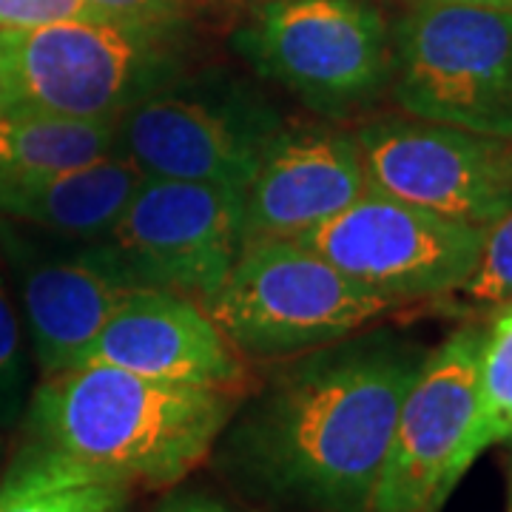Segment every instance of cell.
Returning a JSON list of instances; mask_svg holds the SVG:
<instances>
[{
	"label": "cell",
	"instance_id": "1",
	"mask_svg": "<svg viewBox=\"0 0 512 512\" xmlns=\"http://www.w3.org/2000/svg\"><path fill=\"white\" fill-rule=\"evenodd\" d=\"M424 353L387 333L291 356L220 433L222 473L285 512H370Z\"/></svg>",
	"mask_w": 512,
	"mask_h": 512
},
{
	"label": "cell",
	"instance_id": "2",
	"mask_svg": "<svg viewBox=\"0 0 512 512\" xmlns=\"http://www.w3.org/2000/svg\"><path fill=\"white\" fill-rule=\"evenodd\" d=\"M234 410L237 393L77 365L43 379L29 427L35 441L128 484L171 487L211 456Z\"/></svg>",
	"mask_w": 512,
	"mask_h": 512
},
{
	"label": "cell",
	"instance_id": "3",
	"mask_svg": "<svg viewBox=\"0 0 512 512\" xmlns=\"http://www.w3.org/2000/svg\"><path fill=\"white\" fill-rule=\"evenodd\" d=\"M180 29L100 18L0 29V109L117 120L185 72Z\"/></svg>",
	"mask_w": 512,
	"mask_h": 512
},
{
	"label": "cell",
	"instance_id": "4",
	"mask_svg": "<svg viewBox=\"0 0 512 512\" xmlns=\"http://www.w3.org/2000/svg\"><path fill=\"white\" fill-rule=\"evenodd\" d=\"M202 305L239 356L291 359L348 339L396 302L299 239H256Z\"/></svg>",
	"mask_w": 512,
	"mask_h": 512
},
{
	"label": "cell",
	"instance_id": "5",
	"mask_svg": "<svg viewBox=\"0 0 512 512\" xmlns=\"http://www.w3.org/2000/svg\"><path fill=\"white\" fill-rule=\"evenodd\" d=\"M231 49L319 117L365 109L390 86L393 37L365 0H256Z\"/></svg>",
	"mask_w": 512,
	"mask_h": 512
},
{
	"label": "cell",
	"instance_id": "6",
	"mask_svg": "<svg viewBox=\"0 0 512 512\" xmlns=\"http://www.w3.org/2000/svg\"><path fill=\"white\" fill-rule=\"evenodd\" d=\"M282 128V111L248 80L183 72L117 117L114 151L146 177L245 191Z\"/></svg>",
	"mask_w": 512,
	"mask_h": 512
},
{
	"label": "cell",
	"instance_id": "7",
	"mask_svg": "<svg viewBox=\"0 0 512 512\" xmlns=\"http://www.w3.org/2000/svg\"><path fill=\"white\" fill-rule=\"evenodd\" d=\"M390 37V92L407 117L512 137V12L421 0Z\"/></svg>",
	"mask_w": 512,
	"mask_h": 512
},
{
	"label": "cell",
	"instance_id": "8",
	"mask_svg": "<svg viewBox=\"0 0 512 512\" xmlns=\"http://www.w3.org/2000/svg\"><path fill=\"white\" fill-rule=\"evenodd\" d=\"M296 239L353 282L407 302L458 291L476 271L484 228L367 188L336 217Z\"/></svg>",
	"mask_w": 512,
	"mask_h": 512
},
{
	"label": "cell",
	"instance_id": "9",
	"mask_svg": "<svg viewBox=\"0 0 512 512\" xmlns=\"http://www.w3.org/2000/svg\"><path fill=\"white\" fill-rule=\"evenodd\" d=\"M353 137L376 194L478 228L512 211V137L419 117H382Z\"/></svg>",
	"mask_w": 512,
	"mask_h": 512
},
{
	"label": "cell",
	"instance_id": "10",
	"mask_svg": "<svg viewBox=\"0 0 512 512\" xmlns=\"http://www.w3.org/2000/svg\"><path fill=\"white\" fill-rule=\"evenodd\" d=\"M0 262L43 376L86 362L94 336L137 288L109 239H63L0 217Z\"/></svg>",
	"mask_w": 512,
	"mask_h": 512
},
{
	"label": "cell",
	"instance_id": "11",
	"mask_svg": "<svg viewBox=\"0 0 512 512\" xmlns=\"http://www.w3.org/2000/svg\"><path fill=\"white\" fill-rule=\"evenodd\" d=\"M106 239L137 288L205 302L245 248L242 191L143 177Z\"/></svg>",
	"mask_w": 512,
	"mask_h": 512
},
{
	"label": "cell",
	"instance_id": "12",
	"mask_svg": "<svg viewBox=\"0 0 512 512\" xmlns=\"http://www.w3.org/2000/svg\"><path fill=\"white\" fill-rule=\"evenodd\" d=\"M484 330L461 328L430 356L404 396L370 512H439L476 413Z\"/></svg>",
	"mask_w": 512,
	"mask_h": 512
},
{
	"label": "cell",
	"instance_id": "13",
	"mask_svg": "<svg viewBox=\"0 0 512 512\" xmlns=\"http://www.w3.org/2000/svg\"><path fill=\"white\" fill-rule=\"evenodd\" d=\"M83 365L239 393L245 362L205 305L165 288H134L94 336Z\"/></svg>",
	"mask_w": 512,
	"mask_h": 512
},
{
	"label": "cell",
	"instance_id": "14",
	"mask_svg": "<svg viewBox=\"0 0 512 512\" xmlns=\"http://www.w3.org/2000/svg\"><path fill=\"white\" fill-rule=\"evenodd\" d=\"M367 191L362 151L345 128L288 126L242 191V239H296Z\"/></svg>",
	"mask_w": 512,
	"mask_h": 512
},
{
	"label": "cell",
	"instance_id": "15",
	"mask_svg": "<svg viewBox=\"0 0 512 512\" xmlns=\"http://www.w3.org/2000/svg\"><path fill=\"white\" fill-rule=\"evenodd\" d=\"M143 171L123 154L52 171L0 177V217L63 239H106Z\"/></svg>",
	"mask_w": 512,
	"mask_h": 512
},
{
	"label": "cell",
	"instance_id": "16",
	"mask_svg": "<svg viewBox=\"0 0 512 512\" xmlns=\"http://www.w3.org/2000/svg\"><path fill=\"white\" fill-rule=\"evenodd\" d=\"M128 481L32 441L0 481V512H126Z\"/></svg>",
	"mask_w": 512,
	"mask_h": 512
},
{
	"label": "cell",
	"instance_id": "17",
	"mask_svg": "<svg viewBox=\"0 0 512 512\" xmlns=\"http://www.w3.org/2000/svg\"><path fill=\"white\" fill-rule=\"evenodd\" d=\"M117 120L0 109V177L52 174L114 154Z\"/></svg>",
	"mask_w": 512,
	"mask_h": 512
},
{
	"label": "cell",
	"instance_id": "18",
	"mask_svg": "<svg viewBox=\"0 0 512 512\" xmlns=\"http://www.w3.org/2000/svg\"><path fill=\"white\" fill-rule=\"evenodd\" d=\"M507 439H512V299L495 308L493 322L484 330L478 356L476 413L453 461L450 487L456 490L461 476L487 447Z\"/></svg>",
	"mask_w": 512,
	"mask_h": 512
},
{
	"label": "cell",
	"instance_id": "19",
	"mask_svg": "<svg viewBox=\"0 0 512 512\" xmlns=\"http://www.w3.org/2000/svg\"><path fill=\"white\" fill-rule=\"evenodd\" d=\"M470 305L495 311L512 299V211L484 228L473 276L458 288Z\"/></svg>",
	"mask_w": 512,
	"mask_h": 512
},
{
	"label": "cell",
	"instance_id": "20",
	"mask_svg": "<svg viewBox=\"0 0 512 512\" xmlns=\"http://www.w3.org/2000/svg\"><path fill=\"white\" fill-rule=\"evenodd\" d=\"M23 387H26V359H23L20 319L0 271V421L18 416L23 404Z\"/></svg>",
	"mask_w": 512,
	"mask_h": 512
},
{
	"label": "cell",
	"instance_id": "21",
	"mask_svg": "<svg viewBox=\"0 0 512 512\" xmlns=\"http://www.w3.org/2000/svg\"><path fill=\"white\" fill-rule=\"evenodd\" d=\"M92 18L97 15L86 0H0V29H35L60 20Z\"/></svg>",
	"mask_w": 512,
	"mask_h": 512
},
{
	"label": "cell",
	"instance_id": "22",
	"mask_svg": "<svg viewBox=\"0 0 512 512\" xmlns=\"http://www.w3.org/2000/svg\"><path fill=\"white\" fill-rule=\"evenodd\" d=\"M94 15L134 26H183V0H86Z\"/></svg>",
	"mask_w": 512,
	"mask_h": 512
},
{
	"label": "cell",
	"instance_id": "23",
	"mask_svg": "<svg viewBox=\"0 0 512 512\" xmlns=\"http://www.w3.org/2000/svg\"><path fill=\"white\" fill-rule=\"evenodd\" d=\"M157 512H228L220 501L205 498V495H180L174 501L163 504Z\"/></svg>",
	"mask_w": 512,
	"mask_h": 512
},
{
	"label": "cell",
	"instance_id": "24",
	"mask_svg": "<svg viewBox=\"0 0 512 512\" xmlns=\"http://www.w3.org/2000/svg\"><path fill=\"white\" fill-rule=\"evenodd\" d=\"M447 3H476V6H493V9L512 12V0H447Z\"/></svg>",
	"mask_w": 512,
	"mask_h": 512
}]
</instances>
